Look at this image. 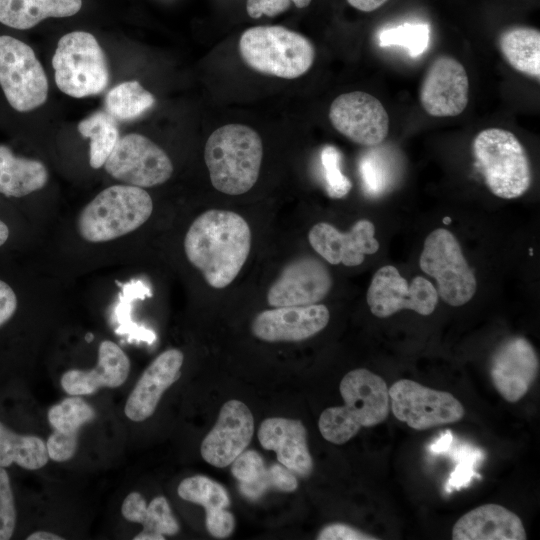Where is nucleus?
I'll return each instance as SVG.
<instances>
[{
  "instance_id": "obj_1",
  "label": "nucleus",
  "mask_w": 540,
  "mask_h": 540,
  "mask_svg": "<svg viewBox=\"0 0 540 540\" xmlns=\"http://www.w3.org/2000/svg\"><path fill=\"white\" fill-rule=\"evenodd\" d=\"M251 242V229L241 215L211 209L190 225L184 238V251L208 285L222 289L238 276L249 256Z\"/></svg>"
},
{
  "instance_id": "obj_2",
  "label": "nucleus",
  "mask_w": 540,
  "mask_h": 540,
  "mask_svg": "<svg viewBox=\"0 0 540 540\" xmlns=\"http://www.w3.org/2000/svg\"><path fill=\"white\" fill-rule=\"evenodd\" d=\"M388 386L379 375L357 368L341 380L339 391L344 405L326 408L318 420L322 437L342 445L351 440L363 427L382 423L389 415Z\"/></svg>"
},
{
  "instance_id": "obj_3",
  "label": "nucleus",
  "mask_w": 540,
  "mask_h": 540,
  "mask_svg": "<svg viewBox=\"0 0 540 540\" xmlns=\"http://www.w3.org/2000/svg\"><path fill=\"white\" fill-rule=\"evenodd\" d=\"M262 158L261 137L242 124L219 127L209 136L204 148L211 183L227 195L244 194L255 185Z\"/></svg>"
},
{
  "instance_id": "obj_4",
  "label": "nucleus",
  "mask_w": 540,
  "mask_h": 540,
  "mask_svg": "<svg viewBox=\"0 0 540 540\" xmlns=\"http://www.w3.org/2000/svg\"><path fill=\"white\" fill-rule=\"evenodd\" d=\"M153 201L141 187L113 185L97 194L79 213L76 226L82 239L102 243L142 226L151 216Z\"/></svg>"
},
{
  "instance_id": "obj_5",
  "label": "nucleus",
  "mask_w": 540,
  "mask_h": 540,
  "mask_svg": "<svg viewBox=\"0 0 540 540\" xmlns=\"http://www.w3.org/2000/svg\"><path fill=\"white\" fill-rule=\"evenodd\" d=\"M239 52L251 69L283 79L304 75L315 58L314 45L306 36L279 25L245 30L239 40Z\"/></svg>"
},
{
  "instance_id": "obj_6",
  "label": "nucleus",
  "mask_w": 540,
  "mask_h": 540,
  "mask_svg": "<svg viewBox=\"0 0 540 540\" xmlns=\"http://www.w3.org/2000/svg\"><path fill=\"white\" fill-rule=\"evenodd\" d=\"M472 150L485 184L495 196L515 199L530 188V161L512 132L501 128L484 129L474 138Z\"/></svg>"
},
{
  "instance_id": "obj_7",
  "label": "nucleus",
  "mask_w": 540,
  "mask_h": 540,
  "mask_svg": "<svg viewBox=\"0 0 540 540\" xmlns=\"http://www.w3.org/2000/svg\"><path fill=\"white\" fill-rule=\"evenodd\" d=\"M52 65L57 87L74 98L97 95L110 82L107 57L94 35L85 31L60 38Z\"/></svg>"
},
{
  "instance_id": "obj_8",
  "label": "nucleus",
  "mask_w": 540,
  "mask_h": 540,
  "mask_svg": "<svg viewBox=\"0 0 540 540\" xmlns=\"http://www.w3.org/2000/svg\"><path fill=\"white\" fill-rule=\"evenodd\" d=\"M419 265L424 273L436 280L438 296L448 305L462 306L474 296L477 289L475 275L450 231L438 228L426 237Z\"/></svg>"
},
{
  "instance_id": "obj_9",
  "label": "nucleus",
  "mask_w": 540,
  "mask_h": 540,
  "mask_svg": "<svg viewBox=\"0 0 540 540\" xmlns=\"http://www.w3.org/2000/svg\"><path fill=\"white\" fill-rule=\"evenodd\" d=\"M0 86L10 106L28 112L43 105L48 80L33 49L8 35H0Z\"/></svg>"
},
{
  "instance_id": "obj_10",
  "label": "nucleus",
  "mask_w": 540,
  "mask_h": 540,
  "mask_svg": "<svg viewBox=\"0 0 540 540\" xmlns=\"http://www.w3.org/2000/svg\"><path fill=\"white\" fill-rule=\"evenodd\" d=\"M393 415L415 430H427L460 421L465 410L451 393L410 379L396 381L388 390Z\"/></svg>"
},
{
  "instance_id": "obj_11",
  "label": "nucleus",
  "mask_w": 540,
  "mask_h": 540,
  "mask_svg": "<svg viewBox=\"0 0 540 540\" xmlns=\"http://www.w3.org/2000/svg\"><path fill=\"white\" fill-rule=\"evenodd\" d=\"M104 168L113 178L141 188L163 184L173 173V164L166 152L138 133L119 138Z\"/></svg>"
},
{
  "instance_id": "obj_12",
  "label": "nucleus",
  "mask_w": 540,
  "mask_h": 540,
  "mask_svg": "<svg viewBox=\"0 0 540 540\" xmlns=\"http://www.w3.org/2000/svg\"><path fill=\"white\" fill-rule=\"evenodd\" d=\"M438 298L436 287L428 279L417 276L408 284L392 265L375 272L366 294L370 311L378 318L389 317L403 309L427 316L434 312Z\"/></svg>"
},
{
  "instance_id": "obj_13",
  "label": "nucleus",
  "mask_w": 540,
  "mask_h": 540,
  "mask_svg": "<svg viewBox=\"0 0 540 540\" xmlns=\"http://www.w3.org/2000/svg\"><path fill=\"white\" fill-rule=\"evenodd\" d=\"M329 120L343 136L359 145L374 147L389 132V116L382 103L363 91L347 92L330 105Z\"/></svg>"
},
{
  "instance_id": "obj_14",
  "label": "nucleus",
  "mask_w": 540,
  "mask_h": 540,
  "mask_svg": "<svg viewBox=\"0 0 540 540\" xmlns=\"http://www.w3.org/2000/svg\"><path fill=\"white\" fill-rule=\"evenodd\" d=\"M332 287L326 265L314 256L304 255L284 266L267 292L272 307L311 305L322 301Z\"/></svg>"
},
{
  "instance_id": "obj_15",
  "label": "nucleus",
  "mask_w": 540,
  "mask_h": 540,
  "mask_svg": "<svg viewBox=\"0 0 540 540\" xmlns=\"http://www.w3.org/2000/svg\"><path fill=\"white\" fill-rule=\"evenodd\" d=\"M539 360L532 344L524 337L507 339L493 353L490 378L494 388L509 403L521 400L537 378Z\"/></svg>"
},
{
  "instance_id": "obj_16",
  "label": "nucleus",
  "mask_w": 540,
  "mask_h": 540,
  "mask_svg": "<svg viewBox=\"0 0 540 540\" xmlns=\"http://www.w3.org/2000/svg\"><path fill=\"white\" fill-rule=\"evenodd\" d=\"M469 79L464 66L450 56H440L430 65L420 89V102L431 116L452 117L468 104Z\"/></svg>"
},
{
  "instance_id": "obj_17",
  "label": "nucleus",
  "mask_w": 540,
  "mask_h": 540,
  "mask_svg": "<svg viewBox=\"0 0 540 540\" xmlns=\"http://www.w3.org/2000/svg\"><path fill=\"white\" fill-rule=\"evenodd\" d=\"M254 434L250 409L239 400H229L220 409L218 419L201 443L202 458L212 466H229L249 445Z\"/></svg>"
},
{
  "instance_id": "obj_18",
  "label": "nucleus",
  "mask_w": 540,
  "mask_h": 540,
  "mask_svg": "<svg viewBox=\"0 0 540 540\" xmlns=\"http://www.w3.org/2000/svg\"><path fill=\"white\" fill-rule=\"evenodd\" d=\"M329 319V310L323 304L274 307L257 314L251 330L266 342H297L322 331Z\"/></svg>"
},
{
  "instance_id": "obj_19",
  "label": "nucleus",
  "mask_w": 540,
  "mask_h": 540,
  "mask_svg": "<svg viewBox=\"0 0 540 540\" xmlns=\"http://www.w3.org/2000/svg\"><path fill=\"white\" fill-rule=\"evenodd\" d=\"M375 226L367 220H358L348 232H341L332 224L319 222L309 231L308 240L315 252L330 264L347 267L360 265L365 255L379 250Z\"/></svg>"
},
{
  "instance_id": "obj_20",
  "label": "nucleus",
  "mask_w": 540,
  "mask_h": 540,
  "mask_svg": "<svg viewBox=\"0 0 540 540\" xmlns=\"http://www.w3.org/2000/svg\"><path fill=\"white\" fill-rule=\"evenodd\" d=\"M183 361V353L173 348L150 363L126 401L124 412L130 420L142 422L152 416L163 393L180 378Z\"/></svg>"
},
{
  "instance_id": "obj_21",
  "label": "nucleus",
  "mask_w": 540,
  "mask_h": 540,
  "mask_svg": "<svg viewBox=\"0 0 540 540\" xmlns=\"http://www.w3.org/2000/svg\"><path fill=\"white\" fill-rule=\"evenodd\" d=\"M258 440L276 453L280 464L299 477H308L313 460L307 444V431L300 420L283 417L265 419L258 429Z\"/></svg>"
},
{
  "instance_id": "obj_22",
  "label": "nucleus",
  "mask_w": 540,
  "mask_h": 540,
  "mask_svg": "<svg viewBox=\"0 0 540 540\" xmlns=\"http://www.w3.org/2000/svg\"><path fill=\"white\" fill-rule=\"evenodd\" d=\"M130 360L119 345L104 340L98 348L97 365L90 370L71 369L61 377V387L69 395H90L100 388H116L128 378Z\"/></svg>"
},
{
  "instance_id": "obj_23",
  "label": "nucleus",
  "mask_w": 540,
  "mask_h": 540,
  "mask_svg": "<svg viewBox=\"0 0 540 540\" xmlns=\"http://www.w3.org/2000/svg\"><path fill=\"white\" fill-rule=\"evenodd\" d=\"M453 540H525L521 519L499 504H484L461 516L452 528Z\"/></svg>"
},
{
  "instance_id": "obj_24",
  "label": "nucleus",
  "mask_w": 540,
  "mask_h": 540,
  "mask_svg": "<svg viewBox=\"0 0 540 540\" xmlns=\"http://www.w3.org/2000/svg\"><path fill=\"white\" fill-rule=\"evenodd\" d=\"M47 416L53 428L46 441L48 456L55 462L68 461L77 451L80 429L95 418V410L81 397L71 395L53 405Z\"/></svg>"
},
{
  "instance_id": "obj_25",
  "label": "nucleus",
  "mask_w": 540,
  "mask_h": 540,
  "mask_svg": "<svg viewBox=\"0 0 540 540\" xmlns=\"http://www.w3.org/2000/svg\"><path fill=\"white\" fill-rule=\"evenodd\" d=\"M121 513L126 520L143 525L134 540H164L166 535H175L180 529L163 496L153 498L147 505L142 494L131 492L122 503Z\"/></svg>"
},
{
  "instance_id": "obj_26",
  "label": "nucleus",
  "mask_w": 540,
  "mask_h": 540,
  "mask_svg": "<svg viewBox=\"0 0 540 540\" xmlns=\"http://www.w3.org/2000/svg\"><path fill=\"white\" fill-rule=\"evenodd\" d=\"M46 166L39 160L16 156L9 147L0 145V193L23 197L42 189L48 181Z\"/></svg>"
},
{
  "instance_id": "obj_27",
  "label": "nucleus",
  "mask_w": 540,
  "mask_h": 540,
  "mask_svg": "<svg viewBox=\"0 0 540 540\" xmlns=\"http://www.w3.org/2000/svg\"><path fill=\"white\" fill-rule=\"evenodd\" d=\"M82 0H0V23L14 29H30L46 18L70 17Z\"/></svg>"
},
{
  "instance_id": "obj_28",
  "label": "nucleus",
  "mask_w": 540,
  "mask_h": 540,
  "mask_svg": "<svg viewBox=\"0 0 540 540\" xmlns=\"http://www.w3.org/2000/svg\"><path fill=\"white\" fill-rule=\"evenodd\" d=\"M505 60L518 72L540 78V32L530 27H513L498 39Z\"/></svg>"
},
{
  "instance_id": "obj_29",
  "label": "nucleus",
  "mask_w": 540,
  "mask_h": 540,
  "mask_svg": "<svg viewBox=\"0 0 540 540\" xmlns=\"http://www.w3.org/2000/svg\"><path fill=\"white\" fill-rule=\"evenodd\" d=\"M49 460L46 443L34 435H21L0 422V467L12 464L38 470Z\"/></svg>"
},
{
  "instance_id": "obj_30",
  "label": "nucleus",
  "mask_w": 540,
  "mask_h": 540,
  "mask_svg": "<svg viewBox=\"0 0 540 540\" xmlns=\"http://www.w3.org/2000/svg\"><path fill=\"white\" fill-rule=\"evenodd\" d=\"M77 129L90 139V166L94 169L104 166L120 138L116 120L106 111H97L81 120Z\"/></svg>"
},
{
  "instance_id": "obj_31",
  "label": "nucleus",
  "mask_w": 540,
  "mask_h": 540,
  "mask_svg": "<svg viewBox=\"0 0 540 540\" xmlns=\"http://www.w3.org/2000/svg\"><path fill=\"white\" fill-rule=\"evenodd\" d=\"M154 103V96L138 81H126L108 91L105 111L116 121H130L140 117Z\"/></svg>"
},
{
  "instance_id": "obj_32",
  "label": "nucleus",
  "mask_w": 540,
  "mask_h": 540,
  "mask_svg": "<svg viewBox=\"0 0 540 540\" xmlns=\"http://www.w3.org/2000/svg\"><path fill=\"white\" fill-rule=\"evenodd\" d=\"M151 296L150 288L141 280H131L122 286L114 309V319L118 324L115 331L119 335H128L129 341H144L149 344L156 340V335L152 330L139 326L131 318L133 302Z\"/></svg>"
},
{
  "instance_id": "obj_33",
  "label": "nucleus",
  "mask_w": 540,
  "mask_h": 540,
  "mask_svg": "<svg viewBox=\"0 0 540 540\" xmlns=\"http://www.w3.org/2000/svg\"><path fill=\"white\" fill-rule=\"evenodd\" d=\"M177 492L183 500L203 506L206 513L226 509L230 505L227 490L203 475L185 478L180 482Z\"/></svg>"
},
{
  "instance_id": "obj_34",
  "label": "nucleus",
  "mask_w": 540,
  "mask_h": 540,
  "mask_svg": "<svg viewBox=\"0 0 540 540\" xmlns=\"http://www.w3.org/2000/svg\"><path fill=\"white\" fill-rule=\"evenodd\" d=\"M430 27L427 24L405 23L382 30L379 34V45L401 46L412 57H418L428 47Z\"/></svg>"
},
{
  "instance_id": "obj_35",
  "label": "nucleus",
  "mask_w": 540,
  "mask_h": 540,
  "mask_svg": "<svg viewBox=\"0 0 540 540\" xmlns=\"http://www.w3.org/2000/svg\"><path fill=\"white\" fill-rule=\"evenodd\" d=\"M359 170L365 191L371 196L384 193L390 184V168L377 151L367 152L359 163Z\"/></svg>"
},
{
  "instance_id": "obj_36",
  "label": "nucleus",
  "mask_w": 540,
  "mask_h": 540,
  "mask_svg": "<svg viewBox=\"0 0 540 540\" xmlns=\"http://www.w3.org/2000/svg\"><path fill=\"white\" fill-rule=\"evenodd\" d=\"M341 154L332 145H326L321 151V163L329 197L339 199L346 196L352 188L351 181L340 169Z\"/></svg>"
},
{
  "instance_id": "obj_37",
  "label": "nucleus",
  "mask_w": 540,
  "mask_h": 540,
  "mask_svg": "<svg viewBox=\"0 0 540 540\" xmlns=\"http://www.w3.org/2000/svg\"><path fill=\"white\" fill-rule=\"evenodd\" d=\"M16 526V509L8 473L0 467V540L13 536Z\"/></svg>"
},
{
  "instance_id": "obj_38",
  "label": "nucleus",
  "mask_w": 540,
  "mask_h": 540,
  "mask_svg": "<svg viewBox=\"0 0 540 540\" xmlns=\"http://www.w3.org/2000/svg\"><path fill=\"white\" fill-rule=\"evenodd\" d=\"M231 465V473L239 483H248L259 478L266 466L262 456L255 450H244Z\"/></svg>"
},
{
  "instance_id": "obj_39",
  "label": "nucleus",
  "mask_w": 540,
  "mask_h": 540,
  "mask_svg": "<svg viewBox=\"0 0 540 540\" xmlns=\"http://www.w3.org/2000/svg\"><path fill=\"white\" fill-rule=\"evenodd\" d=\"M206 528L215 538L223 539L232 534L235 528V518L231 512L221 509L206 513Z\"/></svg>"
},
{
  "instance_id": "obj_40",
  "label": "nucleus",
  "mask_w": 540,
  "mask_h": 540,
  "mask_svg": "<svg viewBox=\"0 0 540 540\" xmlns=\"http://www.w3.org/2000/svg\"><path fill=\"white\" fill-rule=\"evenodd\" d=\"M266 476L270 489L282 492H293L297 489L296 475L282 464H272L266 468Z\"/></svg>"
},
{
  "instance_id": "obj_41",
  "label": "nucleus",
  "mask_w": 540,
  "mask_h": 540,
  "mask_svg": "<svg viewBox=\"0 0 540 540\" xmlns=\"http://www.w3.org/2000/svg\"><path fill=\"white\" fill-rule=\"evenodd\" d=\"M318 540H375L374 536L368 535L354 527L342 523H333L325 526L317 536Z\"/></svg>"
},
{
  "instance_id": "obj_42",
  "label": "nucleus",
  "mask_w": 540,
  "mask_h": 540,
  "mask_svg": "<svg viewBox=\"0 0 540 540\" xmlns=\"http://www.w3.org/2000/svg\"><path fill=\"white\" fill-rule=\"evenodd\" d=\"M290 5L291 0H247L246 10L254 19L262 15L274 17L288 10Z\"/></svg>"
},
{
  "instance_id": "obj_43",
  "label": "nucleus",
  "mask_w": 540,
  "mask_h": 540,
  "mask_svg": "<svg viewBox=\"0 0 540 540\" xmlns=\"http://www.w3.org/2000/svg\"><path fill=\"white\" fill-rule=\"evenodd\" d=\"M18 306L17 296L12 287L0 279V326L9 321Z\"/></svg>"
},
{
  "instance_id": "obj_44",
  "label": "nucleus",
  "mask_w": 540,
  "mask_h": 540,
  "mask_svg": "<svg viewBox=\"0 0 540 540\" xmlns=\"http://www.w3.org/2000/svg\"><path fill=\"white\" fill-rule=\"evenodd\" d=\"M267 468V467H266ZM270 489L266 476V470L256 480L248 483H240L239 490L241 494L249 500H257Z\"/></svg>"
},
{
  "instance_id": "obj_45",
  "label": "nucleus",
  "mask_w": 540,
  "mask_h": 540,
  "mask_svg": "<svg viewBox=\"0 0 540 540\" xmlns=\"http://www.w3.org/2000/svg\"><path fill=\"white\" fill-rule=\"evenodd\" d=\"M387 1L388 0H347L350 6L363 12L374 11Z\"/></svg>"
},
{
  "instance_id": "obj_46",
  "label": "nucleus",
  "mask_w": 540,
  "mask_h": 540,
  "mask_svg": "<svg viewBox=\"0 0 540 540\" xmlns=\"http://www.w3.org/2000/svg\"><path fill=\"white\" fill-rule=\"evenodd\" d=\"M26 539L27 540H62L64 538L48 531H36L30 534L29 536H27Z\"/></svg>"
},
{
  "instance_id": "obj_47",
  "label": "nucleus",
  "mask_w": 540,
  "mask_h": 540,
  "mask_svg": "<svg viewBox=\"0 0 540 540\" xmlns=\"http://www.w3.org/2000/svg\"><path fill=\"white\" fill-rule=\"evenodd\" d=\"M9 228L7 224L0 219V246L4 245L9 238Z\"/></svg>"
},
{
  "instance_id": "obj_48",
  "label": "nucleus",
  "mask_w": 540,
  "mask_h": 540,
  "mask_svg": "<svg viewBox=\"0 0 540 540\" xmlns=\"http://www.w3.org/2000/svg\"><path fill=\"white\" fill-rule=\"evenodd\" d=\"M312 0H291L297 8L307 7Z\"/></svg>"
},
{
  "instance_id": "obj_49",
  "label": "nucleus",
  "mask_w": 540,
  "mask_h": 540,
  "mask_svg": "<svg viewBox=\"0 0 540 540\" xmlns=\"http://www.w3.org/2000/svg\"><path fill=\"white\" fill-rule=\"evenodd\" d=\"M92 339H93V335H92V334H87L86 340H87L88 342H90Z\"/></svg>"
},
{
  "instance_id": "obj_50",
  "label": "nucleus",
  "mask_w": 540,
  "mask_h": 540,
  "mask_svg": "<svg viewBox=\"0 0 540 540\" xmlns=\"http://www.w3.org/2000/svg\"><path fill=\"white\" fill-rule=\"evenodd\" d=\"M444 221H445V222H444L445 224H449V223H450V218H447V217H446V218H444Z\"/></svg>"
}]
</instances>
